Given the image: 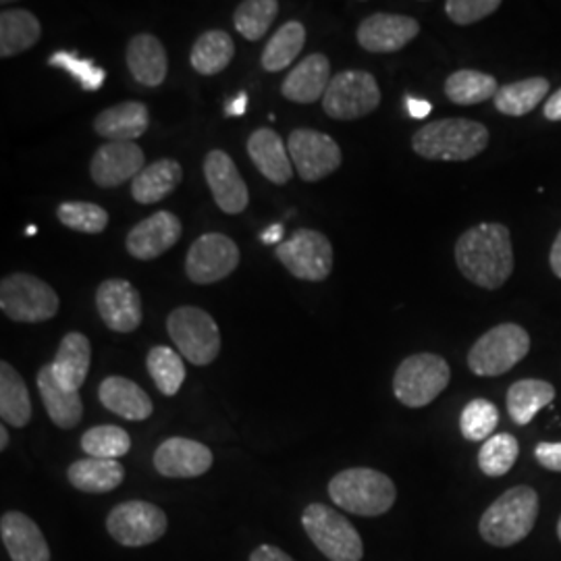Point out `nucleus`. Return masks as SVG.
Wrapping results in <instances>:
<instances>
[{"mask_svg": "<svg viewBox=\"0 0 561 561\" xmlns=\"http://www.w3.org/2000/svg\"><path fill=\"white\" fill-rule=\"evenodd\" d=\"M456 262L461 275L482 289H500L514 273L510 229L502 222H481L456 241Z\"/></svg>", "mask_w": 561, "mask_h": 561, "instance_id": "obj_1", "label": "nucleus"}, {"mask_svg": "<svg viewBox=\"0 0 561 561\" xmlns=\"http://www.w3.org/2000/svg\"><path fill=\"white\" fill-rule=\"evenodd\" d=\"M486 146L489 129L472 119L433 121L412 138L414 152L426 161H470L479 157Z\"/></svg>", "mask_w": 561, "mask_h": 561, "instance_id": "obj_2", "label": "nucleus"}, {"mask_svg": "<svg viewBox=\"0 0 561 561\" xmlns=\"http://www.w3.org/2000/svg\"><path fill=\"white\" fill-rule=\"evenodd\" d=\"M539 518V493L533 486H514L482 514L481 537L493 547H514L524 541Z\"/></svg>", "mask_w": 561, "mask_h": 561, "instance_id": "obj_3", "label": "nucleus"}, {"mask_svg": "<svg viewBox=\"0 0 561 561\" xmlns=\"http://www.w3.org/2000/svg\"><path fill=\"white\" fill-rule=\"evenodd\" d=\"M329 497L340 510L375 518L387 514L398 500L393 481L373 468H350L329 482Z\"/></svg>", "mask_w": 561, "mask_h": 561, "instance_id": "obj_4", "label": "nucleus"}, {"mask_svg": "<svg viewBox=\"0 0 561 561\" xmlns=\"http://www.w3.org/2000/svg\"><path fill=\"white\" fill-rule=\"evenodd\" d=\"M301 526L310 541L329 561H360L364 545L354 524L324 503H310L301 514Z\"/></svg>", "mask_w": 561, "mask_h": 561, "instance_id": "obj_5", "label": "nucleus"}, {"mask_svg": "<svg viewBox=\"0 0 561 561\" xmlns=\"http://www.w3.org/2000/svg\"><path fill=\"white\" fill-rule=\"evenodd\" d=\"M167 331L181 356L196 366H208L221 354L219 324L202 308H175L167 319Z\"/></svg>", "mask_w": 561, "mask_h": 561, "instance_id": "obj_6", "label": "nucleus"}, {"mask_svg": "<svg viewBox=\"0 0 561 561\" xmlns=\"http://www.w3.org/2000/svg\"><path fill=\"white\" fill-rule=\"evenodd\" d=\"M530 352V335L516 322H503L486 331L468 354L477 377H502Z\"/></svg>", "mask_w": 561, "mask_h": 561, "instance_id": "obj_7", "label": "nucleus"}, {"mask_svg": "<svg viewBox=\"0 0 561 561\" xmlns=\"http://www.w3.org/2000/svg\"><path fill=\"white\" fill-rule=\"evenodd\" d=\"M59 294L27 273H13L0 283V310L7 319L25 324L50 321L59 312Z\"/></svg>", "mask_w": 561, "mask_h": 561, "instance_id": "obj_8", "label": "nucleus"}, {"mask_svg": "<svg viewBox=\"0 0 561 561\" xmlns=\"http://www.w3.org/2000/svg\"><path fill=\"white\" fill-rule=\"evenodd\" d=\"M451 381V368L437 354H414L401 362L393 377V393L408 408H424L437 400Z\"/></svg>", "mask_w": 561, "mask_h": 561, "instance_id": "obj_9", "label": "nucleus"}, {"mask_svg": "<svg viewBox=\"0 0 561 561\" xmlns=\"http://www.w3.org/2000/svg\"><path fill=\"white\" fill-rule=\"evenodd\" d=\"M381 104V90L368 71H341L333 76L324 96L322 108L331 119L354 121L370 115Z\"/></svg>", "mask_w": 561, "mask_h": 561, "instance_id": "obj_10", "label": "nucleus"}, {"mask_svg": "<svg viewBox=\"0 0 561 561\" xmlns=\"http://www.w3.org/2000/svg\"><path fill=\"white\" fill-rule=\"evenodd\" d=\"M275 259L301 280H324L333 271V245L314 229H298L275 248Z\"/></svg>", "mask_w": 561, "mask_h": 561, "instance_id": "obj_11", "label": "nucleus"}, {"mask_svg": "<svg viewBox=\"0 0 561 561\" xmlns=\"http://www.w3.org/2000/svg\"><path fill=\"white\" fill-rule=\"evenodd\" d=\"M106 528L108 535L123 547H146L161 539L169 528V520L154 503L134 500L111 510Z\"/></svg>", "mask_w": 561, "mask_h": 561, "instance_id": "obj_12", "label": "nucleus"}, {"mask_svg": "<svg viewBox=\"0 0 561 561\" xmlns=\"http://www.w3.org/2000/svg\"><path fill=\"white\" fill-rule=\"evenodd\" d=\"M287 148L298 175L306 183L333 175L343 161L340 144L317 129H294L287 140Z\"/></svg>", "mask_w": 561, "mask_h": 561, "instance_id": "obj_13", "label": "nucleus"}, {"mask_svg": "<svg viewBox=\"0 0 561 561\" xmlns=\"http://www.w3.org/2000/svg\"><path fill=\"white\" fill-rule=\"evenodd\" d=\"M238 243L222 233H206L192 243L185 259V275L192 283L210 285L227 279L240 266Z\"/></svg>", "mask_w": 561, "mask_h": 561, "instance_id": "obj_14", "label": "nucleus"}, {"mask_svg": "<svg viewBox=\"0 0 561 561\" xmlns=\"http://www.w3.org/2000/svg\"><path fill=\"white\" fill-rule=\"evenodd\" d=\"M144 161L146 157L136 141H106L92 157L90 175L99 187H119L140 175Z\"/></svg>", "mask_w": 561, "mask_h": 561, "instance_id": "obj_15", "label": "nucleus"}, {"mask_svg": "<svg viewBox=\"0 0 561 561\" xmlns=\"http://www.w3.org/2000/svg\"><path fill=\"white\" fill-rule=\"evenodd\" d=\"M204 178L213 198L225 215H241L250 204L248 185L238 171V164L222 150H210L204 159Z\"/></svg>", "mask_w": 561, "mask_h": 561, "instance_id": "obj_16", "label": "nucleus"}, {"mask_svg": "<svg viewBox=\"0 0 561 561\" xmlns=\"http://www.w3.org/2000/svg\"><path fill=\"white\" fill-rule=\"evenodd\" d=\"M102 322L115 333H131L141 324L140 291L125 279H106L96 289Z\"/></svg>", "mask_w": 561, "mask_h": 561, "instance_id": "obj_17", "label": "nucleus"}, {"mask_svg": "<svg viewBox=\"0 0 561 561\" xmlns=\"http://www.w3.org/2000/svg\"><path fill=\"white\" fill-rule=\"evenodd\" d=\"M421 34V23L408 15L375 13L358 25V44L368 53L391 55Z\"/></svg>", "mask_w": 561, "mask_h": 561, "instance_id": "obj_18", "label": "nucleus"}, {"mask_svg": "<svg viewBox=\"0 0 561 561\" xmlns=\"http://www.w3.org/2000/svg\"><path fill=\"white\" fill-rule=\"evenodd\" d=\"M181 238V221L169 210H159L131 227L125 238L127 252L138 261H154Z\"/></svg>", "mask_w": 561, "mask_h": 561, "instance_id": "obj_19", "label": "nucleus"}, {"mask_svg": "<svg viewBox=\"0 0 561 561\" xmlns=\"http://www.w3.org/2000/svg\"><path fill=\"white\" fill-rule=\"evenodd\" d=\"M213 451L201 442L171 437L154 451V468L167 479H196L210 470Z\"/></svg>", "mask_w": 561, "mask_h": 561, "instance_id": "obj_20", "label": "nucleus"}, {"mask_svg": "<svg viewBox=\"0 0 561 561\" xmlns=\"http://www.w3.org/2000/svg\"><path fill=\"white\" fill-rule=\"evenodd\" d=\"M0 537L13 561H50V547L38 524L21 512L2 514Z\"/></svg>", "mask_w": 561, "mask_h": 561, "instance_id": "obj_21", "label": "nucleus"}, {"mask_svg": "<svg viewBox=\"0 0 561 561\" xmlns=\"http://www.w3.org/2000/svg\"><path fill=\"white\" fill-rule=\"evenodd\" d=\"M331 62L324 55H308L280 83V94L296 104H312L324 96L331 83Z\"/></svg>", "mask_w": 561, "mask_h": 561, "instance_id": "obj_22", "label": "nucleus"}, {"mask_svg": "<svg viewBox=\"0 0 561 561\" xmlns=\"http://www.w3.org/2000/svg\"><path fill=\"white\" fill-rule=\"evenodd\" d=\"M248 154L262 175L275 185H285L294 178L287 144L271 127H261L248 138Z\"/></svg>", "mask_w": 561, "mask_h": 561, "instance_id": "obj_23", "label": "nucleus"}, {"mask_svg": "<svg viewBox=\"0 0 561 561\" xmlns=\"http://www.w3.org/2000/svg\"><path fill=\"white\" fill-rule=\"evenodd\" d=\"M125 60L134 80L146 88H159L169 73V57L162 42L152 34H138L129 41Z\"/></svg>", "mask_w": 561, "mask_h": 561, "instance_id": "obj_24", "label": "nucleus"}, {"mask_svg": "<svg viewBox=\"0 0 561 561\" xmlns=\"http://www.w3.org/2000/svg\"><path fill=\"white\" fill-rule=\"evenodd\" d=\"M101 403L125 421L141 422L152 416L154 403L138 382L125 377H106L99 387Z\"/></svg>", "mask_w": 561, "mask_h": 561, "instance_id": "obj_25", "label": "nucleus"}, {"mask_svg": "<svg viewBox=\"0 0 561 561\" xmlns=\"http://www.w3.org/2000/svg\"><path fill=\"white\" fill-rule=\"evenodd\" d=\"M150 127V113L146 104L136 101L121 102L104 108L94 119V131L108 141L140 140Z\"/></svg>", "mask_w": 561, "mask_h": 561, "instance_id": "obj_26", "label": "nucleus"}, {"mask_svg": "<svg viewBox=\"0 0 561 561\" xmlns=\"http://www.w3.org/2000/svg\"><path fill=\"white\" fill-rule=\"evenodd\" d=\"M38 389L44 408L59 428H73L83 419V403L80 393L67 391L55 377L53 364H44L38 373Z\"/></svg>", "mask_w": 561, "mask_h": 561, "instance_id": "obj_27", "label": "nucleus"}, {"mask_svg": "<svg viewBox=\"0 0 561 561\" xmlns=\"http://www.w3.org/2000/svg\"><path fill=\"white\" fill-rule=\"evenodd\" d=\"M90 362H92V345L90 340L83 333H67L60 341L57 356L53 364L55 377L59 379L60 385L67 391H80L81 385L88 379V370H90Z\"/></svg>", "mask_w": 561, "mask_h": 561, "instance_id": "obj_28", "label": "nucleus"}, {"mask_svg": "<svg viewBox=\"0 0 561 561\" xmlns=\"http://www.w3.org/2000/svg\"><path fill=\"white\" fill-rule=\"evenodd\" d=\"M42 25L32 11L4 9L0 13V57L11 59L41 41Z\"/></svg>", "mask_w": 561, "mask_h": 561, "instance_id": "obj_29", "label": "nucleus"}, {"mask_svg": "<svg viewBox=\"0 0 561 561\" xmlns=\"http://www.w3.org/2000/svg\"><path fill=\"white\" fill-rule=\"evenodd\" d=\"M183 169L173 159H161L144 167L140 175L131 181V196L138 204H157L180 187Z\"/></svg>", "mask_w": 561, "mask_h": 561, "instance_id": "obj_30", "label": "nucleus"}, {"mask_svg": "<svg viewBox=\"0 0 561 561\" xmlns=\"http://www.w3.org/2000/svg\"><path fill=\"white\" fill-rule=\"evenodd\" d=\"M69 482L81 491L101 495L115 491L125 479V470L117 460H99V458H85L73 461L67 470Z\"/></svg>", "mask_w": 561, "mask_h": 561, "instance_id": "obj_31", "label": "nucleus"}, {"mask_svg": "<svg viewBox=\"0 0 561 561\" xmlns=\"http://www.w3.org/2000/svg\"><path fill=\"white\" fill-rule=\"evenodd\" d=\"M0 416L4 424L18 428L27 426L32 421V400L27 385L9 362H0Z\"/></svg>", "mask_w": 561, "mask_h": 561, "instance_id": "obj_32", "label": "nucleus"}, {"mask_svg": "<svg viewBox=\"0 0 561 561\" xmlns=\"http://www.w3.org/2000/svg\"><path fill=\"white\" fill-rule=\"evenodd\" d=\"M556 400V387L541 379H522L507 391V412L510 419L518 426H526L530 421Z\"/></svg>", "mask_w": 561, "mask_h": 561, "instance_id": "obj_33", "label": "nucleus"}, {"mask_svg": "<svg viewBox=\"0 0 561 561\" xmlns=\"http://www.w3.org/2000/svg\"><path fill=\"white\" fill-rule=\"evenodd\" d=\"M236 57V42L222 30H208L194 44L190 62L198 76H219Z\"/></svg>", "mask_w": 561, "mask_h": 561, "instance_id": "obj_34", "label": "nucleus"}, {"mask_svg": "<svg viewBox=\"0 0 561 561\" xmlns=\"http://www.w3.org/2000/svg\"><path fill=\"white\" fill-rule=\"evenodd\" d=\"M304 44H306V27L300 21L283 23L262 50V69L268 73L285 71L294 60L300 57Z\"/></svg>", "mask_w": 561, "mask_h": 561, "instance_id": "obj_35", "label": "nucleus"}, {"mask_svg": "<svg viewBox=\"0 0 561 561\" xmlns=\"http://www.w3.org/2000/svg\"><path fill=\"white\" fill-rule=\"evenodd\" d=\"M549 92V81L545 78H528L514 81L500 88L495 94V108L507 117H524L533 113Z\"/></svg>", "mask_w": 561, "mask_h": 561, "instance_id": "obj_36", "label": "nucleus"}, {"mask_svg": "<svg viewBox=\"0 0 561 561\" xmlns=\"http://www.w3.org/2000/svg\"><path fill=\"white\" fill-rule=\"evenodd\" d=\"M497 92H500L497 80L489 73L474 71V69H460L445 81L447 99L460 106H472V104L491 101L495 99Z\"/></svg>", "mask_w": 561, "mask_h": 561, "instance_id": "obj_37", "label": "nucleus"}, {"mask_svg": "<svg viewBox=\"0 0 561 561\" xmlns=\"http://www.w3.org/2000/svg\"><path fill=\"white\" fill-rule=\"evenodd\" d=\"M146 368L162 396L173 398L180 393L181 385L185 381V364L175 350L167 345L152 347L146 358Z\"/></svg>", "mask_w": 561, "mask_h": 561, "instance_id": "obj_38", "label": "nucleus"}, {"mask_svg": "<svg viewBox=\"0 0 561 561\" xmlns=\"http://www.w3.org/2000/svg\"><path fill=\"white\" fill-rule=\"evenodd\" d=\"M81 449L90 458L99 460H117L131 449V437L125 428L115 424H102L83 433Z\"/></svg>", "mask_w": 561, "mask_h": 561, "instance_id": "obj_39", "label": "nucleus"}, {"mask_svg": "<svg viewBox=\"0 0 561 561\" xmlns=\"http://www.w3.org/2000/svg\"><path fill=\"white\" fill-rule=\"evenodd\" d=\"M518 456H520L518 439L510 433H500L482 443L479 451V468L484 477L500 479L514 468Z\"/></svg>", "mask_w": 561, "mask_h": 561, "instance_id": "obj_40", "label": "nucleus"}, {"mask_svg": "<svg viewBox=\"0 0 561 561\" xmlns=\"http://www.w3.org/2000/svg\"><path fill=\"white\" fill-rule=\"evenodd\" d=\"M279 15L277 0H245L233 13L236 30L245 41L259 42L264 38L275 18Z\"/></svg>", "mask_w": 561, "mask_h": 561, "instance_id": "obj_41", "label": "nucleus"}, {"mask_svg": "<svg viewBox=\"0 0 561 561\" xmlns=\"http://www.w3.org/2000/svg\"><path fill=\"white\" fill-rule=\"evenodd\" d=\"M500 424V410L489 400H472L461 412L460 431L466 442H486Z\"/></svg>", "mask_w": 561, "mask_h": 561, "instance_id": "obj_42", "label": "nucleus"}, {"mask_svg": "<svg viewBox=\"0 0 561 561\" xmlns=\"http://www.w3.org/2000/svg\"><path fill=\"white\" fill-rule=\"evenodd\" d=\"M59 221L73 231L96 236L108 227V213L92 202H62L57 208Z\"/></svg>", "mask_w": 561, "mask_h": 561, "instance_id": "obj_43", "label": "nucleus"}, {"mask_svg": "<svg viewBox=\"0 0 561 561\" xmlns=\"http://www.w3.org/2000/svg\"><path fill=\"white\" fill-rule=\"evenodd\" d=\"M50 67H59L62 71L71 73L76 80L80 81L81 88L85 92H99L104 80H106V73L104 69L99 67L92 59H80L76 53H69V50H59L55 53L50 59H48Z\"/></svg>", "mask_w": 561, "mask_h": 561, "instance_id": "obj_44", "label": "nucleus"}, {"mask_svg": "<svg viewBox=\"0 0 561 561\" xmlns=\"http://www.w3.org/2000/svg\"><path fill=\"white\" fill-rule=\"evenodd\" d=\"M500 7V0H447L445 13L456 25H472L493 15Z\"/></svg>", "mask_w": 561, "mask_h": 561, "instance_id": "obj_45", "label": "nucleus"}, {"mask_svg": "<svg viewBox=\"0 0 561 561\" xmlns=\"http://www.w3.org/2000/svg\"><path fill=\"white\" fill-rule=\"evenodd\" d=\"M535 458L542 468L561 472V443H539L535 449Z\"/></svg>", "mask_w": 561, "mask_h": 561, "instance_id": "obj_46", "label": "nucleus"}, {"mask_svg": "<svg viewBox=\"0 0 561 561\" xmlns=\"http://www.w3.org/2000/svg\"><path fill=\"white\" fill-rule=\"evenodd\" d=\"M250 561H296L275 545H261L252 551Z\"/></svg>", "mask_w": 561, "mask_h": 561, "instance_id": "obj_47", "label": "nucleus"}, {"mask_svg": "<svg viewBox=\"0 0 561 561\" xmlns=\"http://www.w3.org/2000/svg\"><path fill=\"white\" fill-rule=\"evenodd\" d=\"M245 106H248V94L240 92L233 99L225 102V115L227 117H241L245 113Z\"/></svg>", "mask_w": 561, "mask_h": 561, "instance_id": "obj_48", "label": "nucleus"}, {"mask_svg": "<svg viewBox=\"0 0 561 561\" xmlns=\"http://www.w3.org/2000/svg\"><path fill=\"white\" fill-rule=\"evenodd\" d=\"M545 119L561 121V88L545 102Z\"/></svg>", "mask_w": 561, "mask_h": 561, "instance_id": "obj_49", "label": "nucleus"}, {"mask_svg": "<svg viewBox=\"0 0 561 561\" xmlns=\"http://www.w3.org/2000/svg\"><path fill=\"white\" fill-rule=\"evenodd\" d=\"M405 106H408V113L414 117V119H424L431 115V104L421 99H405Z\"/></svg>", "mask_w": 561, "mask_h": 561, "instance_id": "obj_50", "label": "nucleus"}, {"mask_svg": "<svg viewBox=\"0 0 561 561\" xmlns=\"http://www.w3.org/2000/svg\"><path fill=\"white\" fill-rule=\"evenodd\" d=\"M262 243H275V241H283V225L275 222V225H268L261 233Z\"/></svg>", "mask_w": 561, "mask_h": 561, "instance_id": "obj_51", "label": "nucleus"}, {"mask_svg": "<svg viewBox=\"0 0 561 561\" xmlns=\"http://www.w3.org/2000/svg\"><path fill=\"white\" fill-rule=\"evenodd\" d=\"M549 262H551V268H553V273L558 275L561 279V231L560 236L556 238L553 241V248H551V256H549Z\"/></svg>", "mask_w": 561, "mask_h": 561, "instance_id": "obj_52", "label": "nucleus"}, {"mask_svg": "<svg viewBox=\"0 0 561 561\" xmlns=\"http://www.w3.org/2000/svg\"><path fill=\"white\" fill-rule=\"evenodd\" d=\"M9 442H11L9 439V431H7V424H4V426H0V449L2 451L9 447Z\"/></svg>", "mask_w": 561, "mask_h": 561, "instance_id": "obj_53", "label": "nucleus"}, {"mask_svg": "<svg viewBox=\"0 0 561 561\" xmlns=\"http://www.w3.org/2000/svg\"><path fill=\"white\" fill-rule=\"evenodd\" d=\"M36 231H38V229H36L34 225H30V227H27V236H36Z\"/></svg>", "mask_w": 561, "mask_h": 561, "instance_id": "obj_54", "label": "nucleus"}, {"mask_svg": "<svg viewBox=\"0 0 561 561\" xmlns=\"http://www.w3.org/2000/svg\"><path fill=\"white\" fill-rule=\"evenodd\" d=\"M558 537H560V541H561V518H560V522H558Z\"/></svg>", "mask_w": 561, "mask_h": 561, "instance_id": "obj_55", "label": "nucleus"}]
</instances>
